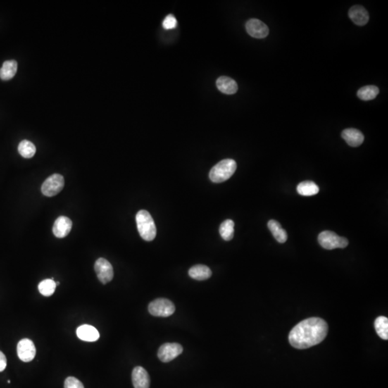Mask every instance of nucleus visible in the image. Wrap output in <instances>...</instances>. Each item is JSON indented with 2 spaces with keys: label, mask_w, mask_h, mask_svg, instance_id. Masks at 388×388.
<instances>
[{
  "label": "nucleus",
  "mask_w": 388,
  "mask_h": 388,
  "mask_svg": "<svg viewBox=\"0 0 388 388\" xmlns=\"http://www.w3.org/2000/svg\"><path fill=\"white\" fill-rule=\"evenodd\" d=\"M318 241L320 245L326 250H334L336 248H345L349 241L344 237H339L336 233L331 231H324L319 234Z\"/></svg>",
  "instance_id": "obj_4"
},
{
  "label": "nucleus",
  "mask_w": 388,
  "mask_h": 388,
  "mask_svg": "<svg viewBox=\"0 0 388 388\" xmlns=\"http://www.w3.org/2000/svg\"><path fill=\"white\" fill-rule=\"evenodd\" d=\"M77 334L78 337L83 341L92 342V341H97L99 339V333L97 329L92 326L87 325V324H84V325L78 328Z\"/></svg>",
  "instance_id": "obj_15"
},
{
  "label": "nucleus",
  "mask_w": 388,
  "mask_h": 388,
  "mask_svg": "<svg viewBox=\"0 0 388 388\" xmlns=\"http://www.w3.org/2000/svg\"><path fill=\"white\" fill-rule=\"evenodd\" d=\"M136 222L139 235L144 240L153 241L156 237V226L151 214L146 210H140L136 215Z\"/></svg>",
  "instance_id": "obj_2"
},
{
  "label": "nucleus",
  "mask_w": 388,
  "mask_h": 388,
  "mask_svg": "<svg viewBox=\"0 0 388 388\" xmlns=\"http://www.w3.org/2000/svg\"><path fill=\"white\" fill-rule=\"evenodd\" d=\"M246 30L248 34L255 39H265L269 34L268 27L258 19L248 20L246 23Z\"/></svg>",
  "instance_id": "obj_10"
},
{
  "label": "nucleus",
  "mask_w": 388,
  "mask_h": 388,
  "mask_svg": "<svg viewBox=\"0 0 388 388\" xmlns=\"http://www.w3.org/2000/svg\"><path fill=\"white\" fill-rule=\"evenodd\" d=\"M189 275L191 278L197 280H205L209 278L212 275L211 270L209 267L203 265H194L191 267Z\"/></svg>",
  "instance_id": "obj_17"
},
{
  "label": "nucleus",
  "mask_w": 388,
  "mask_h": 388,
  "mask_svg": "<svg viewBox=\"0 0 388 388\" xmlns=\"http://www.w3.org/2000/svg\"><path fill=\"white\" fill-rule=\"evenodd\" d=\"M65 181L63 175L53 174L44 181L41 188L43 195L51 197L59 194L64 187Z\"/></svg>",
  "instance_id": "obj_6"
},
{
  "label": "nucleus",
  "mask_w": 388,
  "mask_h": 388,
  "mask_svg": "<svg viewBox=\"0 0 388 388\" xmlns=\"http://www.w3.org/2000/svg\"><path fill=\"white\" fill-rule=\"evenodd\" d=\"M19 153L25 158H31L36 153V148L33 143L28 140H22L18 146Z\"/></svg>",
  "instance_id": "obj_24"
},
{
  "label": "nucleus",
  "mask_w": 388,
  "mask_h": 388,
  "mask_svg": "<svg viewBox=\"0 0 388 388\" xmlns=\"http://www.w3.org/2000/svg\"><path fill=\"white\" fill-rule=\"evenodd\" d=\"M17 70L16 60H6L0 68V78L4 81L10 80L15 77Z\"/></svg>",
  "instance_id": "obj_19"
},
{
  "label": "nucleus",
  "mask_w": 388,
  "mask_h": 388,
  "mask_svg": "<svg viewBox=\"0 0 388 388\" xmlns=\"http://www.w3.org/2000/svg\"><path fill=\"white\" fill-rule=\"evenodd\" d=\"M328 334V324L320 318L302 321L293 327L289 334V342L298 349H308L320 344Z\"/></svg>",
  "instance_id": "obj_1"
},
{
  "label": "nucleus",
  "mask_w": 388,
  "mask_h": 388,
  "mask_svg": "<svg viewBox=\"0 0 388 388\" xmlns=\"http://www.w3.org/2000/svg\"><path fill=\"white\" fill-rule=\"evenodd\" d=\"M297 191L302 196H310L318 194L319 188L313 181H303L298 184Z\"/></svg>",
  "instance_id": "obj_20"
},
{
  "label": "nucleus",
  "mask_w": 388,
  "mask_h": 388,
  "mask_svg": "<svg viewBox=\"0 0 388 388\" xmlns=\"http://www.w3.org/2000/svg\"><path fill=\"white\" fill-rule=\"evenodd\" d=\"M375 328L377 335L384 339H388V319L385 316H379L376 319Z\"/></svg>",
  "instance_id": "obj_21"
},
{
  "label": "nucleus",
  "mask_w": 388,
  "mask_h": 388,
  "mask_svg": "<svg viewBox=\"0 0 388 388\" xmlns=\"http://www.w3.org/2000/svg\"><path fill=\"white\" fill-rule=\"evenodd\" d=\"M341 137L351 147L361 146L365 139L363 134L360 130L353 128L344 129L341 133Z\"/></svg>",
  "instance_id": "obj_14"
},
{
  "label": "nucleus",
  "mask_w": 388,
  "mask_h": 388,
  "mask_svg": "<svg viewBox=\"0 0 388 388\" xmlns=\"http://www.w3.org/2000/svg\"><path fill=\"white\" fill-rule=\"evenodd\" d=\"M379 89L375 86H366L359 89L358 96L363 101L374 99L379 94Z\"/></svg>",
  "instance_id": "obj_22"
},
{
  "label": "nucleus",
  "mask_w": 388,
  "mask_h": 388,
  "mask_svg": "<svg viewBox=\"0 0 388 388\" xmlns=\"http://www.w3.org/2000/svg\"><path fill=\"white\" fill-rule=\"evenodd\" d=\"M177 25V20L175 18V17L172 15H169L165 17V20L163 22V26L164 28L166 30H170V29L175 28Z\"/></svg>",
  "instance_id": "obj_27"
},
{
  "label": "nucleus",
  "mask_w": 388,
  "mask_h": 388,
  "mask_svg": "<svg viewBox=\"0 0 388 388\" xmlns=\"http://www.w3.org/2000/svg\"><path fill=\"white\" fill-rule=\"evenodd\" d=\"M175 308L173 303L166 298H158L152 301L148 306L151 315L157 317H168L173 314Z\"/></svg>",
  "instance_id": "obj_5"
},
{
  "label": "nucleus",
  "mask_w": 388,
  "mask_h": 388,
  "mask_svg": "<svg viewBox=\"0 0 388 388\" xmlns=\"http://www.w3.org/2000/svg\"><path fill=\"white\" fill-rule=\"evenodd\" d=\"M349 17L353 22L359 26L366 25L370 18L366 9L361 5H355L350 8Z\"/></svg>",
  "instance_id": "obj_13"
},
{
  "label": "nucleus",
  "mask_w": 388,
  "mask_h": 388,
  "mask_svg": "<svg viewBox=\"0 0 388 388\" xmlns=\"http://www.w3.org/2000/svg\"><path fill=\"white\" fill-rule=\"evenodd\" d=\"M183 347L178 343H165L159 348L158 357L163 362H171L183 352Z\"/></svg>",
  "instance_id": "obj_8"
},
{
  "label": "nucleus",
  "mask_w": 388,
  "mask_h": 388,
  "mask_svg": "<svg viewBox=\"0 0 388 388\" xmlns=\"http://www.w3.org/2000/svg\"><path fill=\"white\" fill-rule=\"evenodd\" d=\"M220 233L224 240L230 241L234 237V222L231 220L224 221L220 225Z\"/></svg>",
  "instance_id": "obj_23"
},
{
  "label": "nucleus",
  "mask_w": 388,
  "mask_h": 388,
  "mask_svg": "<svg viewBox=\"0 0 388 388\" xmlns=\"http://www.w3.org/2000/svg\"><path fill=\"white\" fill-rule=\"evenodd\" d=\"M132 380L134 388L150 387V376L142 367H134L132 373Z\"/></svg>",
  "instance_id": "obj_12"
},
{
  "label": "nucleus",
  "mask_w": 388,
  "mask_h": 388,
  "mask_svg": "<svg viewBox=\"0 0 388 388\" xmlns=\"http://www.w3.org/2000/svg\"><path fill=\"white\" fill-rule=\"evenodd\" d=\"M64 388H84V386L79 379L74 377H68L65 379Z\"/></svg>",
  "instance_id": "obj_26"
},
{
  "label": "nucleus",
  "mask_w": 388,
  "mask_h": 388,
  "mask_svg": "<svg viewBox=\"0 0 388 388\" xmlns=\"http://www.w3.org/2000/svg\"><path fill=\"white\" fill-rule=\"evenodd\" d=\"M72 226L73 223L70 219L64 216H60L53 224V234L58 238H64L70 233Z\"/></svg>",
  "instance_id": "obj_11"
},
{
  "label": "nucleus",
  "mask_w": 388,
  "mask_h": 388,
  "mask_svg": "<svg viewBox=\"0 0 388 388\" xmlns=\"http://www.w3.org/2000/svg\"><path fill=\"white\" fill-rule=\"evenodd\" d=\"M267 227L272 232V235L279 243H285L288 239V234L286 230L282 228L280 223L275 220L269 221Z\"/></svg>",
  "instance_id": "obj_18"
},
{
  "label": "nucleus",
  "mask_w": 388,
  "mask_h": 388,
  "mask_svg": "<svg viewBox=\"0 0 388 388\" xmlns=\"http://www.w3.org/2000/svg\"><path fill=\"white\" fill-rule=\"evenodd\" d=\"M18 358L24 362L32 361L36 357V349L33 341L29 339H23L19 341L17 346Z\"/></svg>",
  "instance_id": "obj_9"
},
{
  "label": "nucleus",
  "mask_w": 388,
  "mask_h": 388,
  "mask_svg": "<svg viewBox=\"0 0 388 388\" xmlns=\"http://www.w3.org/2000/svg\"><path fill=\"white\" fill-rule=\"evenodd\" d=\"M56 282L52 279H46L41 281L39 285V292L46 297L52 296L56 291Z\"/></svg>",
  "instance_id": "obj_25"
},
{
  "label": "nucleus",
  "mask_w": 388,
  "mask_h": 388,
  "mask_svg": "<svg viewBox=\"0 0 388 388\" xmlns=\"http://www.w3.org/2000/svg\"><path fill=\"white\" fill-rule=\"evenodd\" d=\"M217 86L219 90L226 94H234L238 90L237 82L227 77H221L217 79Z\"/></svg>",
  "instance_id": "obj_16"
},
{
  "label": "nucleus",
  "mask_w": 388,
  "mask_h": 388,
  "mask_svg": "<svg viewBox=\"0 0 388 388\" xmlns=\"http://www.w3.org/2000/svg\"><path fill=\"white\" fill-rule=\"evenodd\" d=\"M7 367V358L4 353L0 351V372L5 370Z\"/></svg>",
  "instance_id": "obj_28"
},
{
  "label": "nucleus",
  "mask_w": 388,
  "mask_h": 388,
  "mask_svg": "<svg viewBox=\"0 0 388 388\" xmlns=\"http://www.w3.org/2000/svg\"><path fill=\"white\" fill-rule=\"evenodd\" d=\"M237 169V163L232 159H225L215 165L209 172L210 180L214 183H222L232 177Z\"/></svg>",
  "instance_id": "obj_3"
},
{
  "label": "nucleus",
  "mask_w": 388,
  "mask_h": 388,
  "mask_svg": "<svg viewBox=\"0 0 388 388\" xmlns=\"http://www.w3.org/2000/svg\"><path fill=\"white\" fill-rule=\"evenodd\" d=\"M94 270L98 279L103 284L112 281L114 277L113 267L111 263L104 258H99L94 264Z\"/></svg>",
  "instance_id": "obj_7"
}]
</instances>
